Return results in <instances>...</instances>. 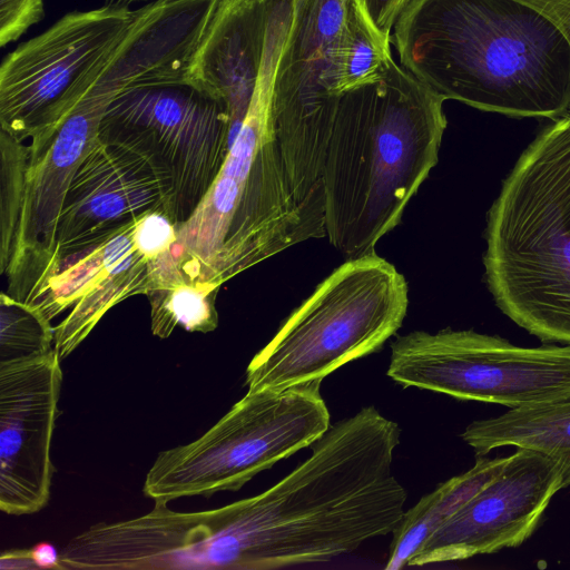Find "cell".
I'll return each instance as SVG.
<instances>
[{
    "label": "cell",
    "instance_id": "cell-1",
    "mask_svg": "<svg viewBox=\"0 0 570 570\" xmlns=\"http://www.w3.org/2000/svg\"><path fill=\"white\" fill-rule=\"evenodd\" d=\"M400 433L374 406L363 407L330 425L275 485L234 502L240 570L328 561L392 533L407 497L392 473Z\"/></svg>",
    "mask_w": 570,
    "mask_h": 570
},
{
    "label": "cell",
    "instance_id": "cell-2",
    "mask_svg": "<svg viewBox=\"0 0 570 570\" xmlns=\"http://www.w3.org/2000/svg\"><path fill=\"white\" fill-rule=\"evenodd\" d=\"M390 42L444 100L519 118L568 115L570 45L521 0H409Z\"/></svg>",
    "mask_w": 570,
    "mask_h": 570
},
{
    "label": "cell",
    "instance_id": "cell-3",
    "mask_svg": "<svg viewBox=\"0 0 570 570\" xmlns=\"http://www.w3.org/2000/svg\"><path fill=\"white\" fill-rule=\"evenodd\" d=\"M445 100L391 57L382 77L340 95L323 170L325 232L345 259L379 240L439 160Z\"/></svg>",
    "mask_w": 570,
    "mask_h": 570
},
{
    "label": "cell",
    "instance_id": "cell-4",
    "mask_svg": "<svg viewBox=\"0 0 570 570\" xmlns=\"http://www.w3.org/2000/svg\"><path fill=\"white\" fill-rule=\"evenodd\" d=\"M294 19L291 0L268 2L259 72L244 118L210 188L177 226L175 252L189 281L222 286L293 245L320 238L294 197L274 119L275 80Z\"/></svg>",
    "mask_w": 570,
    "mask_h": 570
},
{
    "label": "cell",
    "instance_id": "cell-5",
    "mask_svg": "<svg viewBox=\"0 0 570 570\" xmlns=\"http://www.w3.org/2000/svg\"><path fill=\"white\" fill-rule=\"evenodd\" d=\"M485 282L499 309L546 344H570V115L542 128L487 218Z\"/></svg>",
    "mask_w": 570,
    "mask_h": 570
},
{
    "label": "cell",
    "instance_id": "cell-6",
    "mask_svg": "<svg viewBox=\"0 0 570 570\" xmlns=\"http://www.w3.org/2000/svg\"><path fill=\"white\" fill-rule=\"evenodd\" d=\"M407 305V283L394 265L376 253L345 259L249 362L248 391L322 381L376 352L401 327Z\"/></svg>",
    "mask_w": 570,
    "mask_h": 570
},
{
    "label": "cell",
    "instance_id": "cell-7",
    "mask_svg": "<svg viewBox=\"0 0 570 570\" xmlns=\"http://www.w3.org/2000/svg\"><path fill=\"white\" fill-rule=\"evenodd\" d=\"M320 380L247 391L195 441L161 451L142 491L155 503L237 491L259 472L312 445L330 428Z\"/></svg>",
    "mask_w": 570,
    "mask_h": 570
},
{
    "label": "cell",
    "instance_id": "cell-8",
    "mask_svg": "<svg viewBox=\"0 0 570 570\" xmlns=\"http://www.w3.org/2000/svg\"><path fill=\"white\" fill-rule=\"evenodd\" d=\"M227 100L188 75L142 80L107 106L98 138L146 155L171 180L168 216L176 227L199 205L230 147Z\"/></svg>",
    "mask_w": 570,
    "mask_h": 570
},
{
    "label": "cell",
    "instance_id": "cell-9",
    "mask_svg": "<svg viewBox=\"0 0 570 570\" xmlns=\"http://www.w3.org/2000/svg\"><path fill=\"white\" fill-rule=\"evenodd\" d=\"M386 374L403 386L518 409L570 397V344L524 347L472 330L414 331L391 344Z\"/></svg>",
    "mask_w": 570,
    "mask_h": 570
},
{
    "label": "cell",
    "instance_id": "cell-10",
    "mask_svg": "<svg viewBox=\"0 0 570 570\" xmlns=\"http://www.w3.org/2000/svg\"><path fill=\"white\" fill-rule=\"evenodd\" d=\"M108 4L67 13L20 45L0 68V129L24 141L87 87L134 19Z\"/></svg>",
    "mask_w": 570,
    "mask_h": 570
},
{
    "label": "cell",
    "instance_id": "cell-11",
    "mask_svg": "<svg viewBox=\"0 0 570 570\" xmlns=\"http://www.w3.org/2000/svg\"><path fill=\"white\" fill-rule=\"evenodd\" d=\"M137 219L53 257L23 301L50 322L68 312L55 326V348L61 360L111 307L154 287L168 253L150 259L139 249L134 237Z\"/></svg>",
    "mask_w": 570,
    "mask_h": 570
},
{
    "label": "cell",
    "instance_id": "cell-12",
    "mask_svg": "<svg viewBox=\"0 0 570 570\" xmlns=\"http://www.w3.org/2000/svg\"><path fill=\"white\" fill-rule=\"evenodd\" d=\"M561 489L563 474L553 459L517 448L499 474L428 538L407 566L464 560L519 547L534 532Z\"/></svg>",
    "mask_w": 570,
    "mask_h": 570
},
{
    "label": "cell",
    "instance_id": "cell-13",
    "mask_svg": "<svg viewBox=\"0 0 570 570\" xmlns=\"http://www.w3.org/2000/svg\"><path fill=\"white\" fill-rule=\"evenodd\" d=\"M56 348L0 366V509L11 515L43 509L50 498V449L62 382Z\"/></svg>",
    "mask_w": 570,
    "mask_h": 570
},
{
    "label": "cell",
    "instance_id": "cell-14",
    "mask_svg": "<svg viewBox=\"0 0 570 570\" xmlns=\"http://www.w3.org/2000/svg\"><path fill=\"white\" fill-rule=\"evenodd\" d=\"M171 191L149 157L98 138L67 188L52 258L150 212L168 215Z\"/></svg>",
    "mask_w": 570,
    "mask_h": 570
},
{
    "label": "cell",
    "instance_id": "cell-15",
    "mask_svg": "<svg viewBox=\"0 0 570 570\" xmlns=\"http://www.w3.org/2000/svg\"><path fill=\"white\" fill-rule=\"evenodd\" d=\"M217 0H155L134 19L86 89L116 96L136 82L185 75Z\"/></svg>",
    "mask_w": 570,
    "mask_h": 570
},
{
    "label": "cell",
    "instance_id": "cell-16",
    "mask_svg": "<svg viewBox=\"0 0 570 570\" xmlns=\"http://www.w3.org/2000/svg\"><path fill=\"white\" fill-rule=\"evenodd\" d=\"M461 438L476 456L502 446L540 452L559 464L563 487L570 485V397L510 409L499 416L473 421Z\"/></svg>",
    "mask_w": 570,
    "mask_h": 570
},
{
    "label": "cell",
    "instance_id": "cell-17",
    "mask_svg": "<svg viewBox=\"0 0 570 570\" xmlns=\"http://www.w3.org/2000/svg\"><path fill=\"white\" fill-rule=\"evenodd\" d=\"M505 458L476 456L474 465L466 472L441 483L424 495L414 507L404 512L394 529L386 570H399L446 520H449L473 494L499 474Z\"/></svg>",
    "mask_w": 570,
    "mask_h": 570
},
{
    "label": "cell",
    "instance_id": "cell-18",
    "mask_svg": "<svg viewBox=\"0 0 570 570\" xmlns=\"http://www.w3.org/2000/svg\"><path fill=\"white\" fill-rule=\"evenodd\" d=\"M219 287L209 282L183 279L148 292L151 333L167 338L177 326L187 332L215 331Z\"/></svg>",
    "mask_w": 570,
    "mask_h": 570
},
{
    "label": "cell",
    "instance_id": "cell-19",
    "mask_svg": "<svg viewBox=\"0 0 570 570\" xmlns=\"http://www.w3.org/2000/svg\"><path fill=\"white\" fill-rule=\"evenodd\" d=\"M390 43L375 28L364 0H345L340 95L382 77L392 57Z\"/></svg>",
    "mask_w": 570,
    "mask_h": 570
},
{
    "label": "cell",
    "instance_id": "cell-20",
    "mask_svg": "<svg viewBox=\"0 0 570 570\" xmlns=\"http://www.w3.org/2000/svg\"><path fill=\"white\" fill-rule=\"evenodd\" d=\"M0 272L13 259L26 197L29 145L0 129Z\"/></svg>",
    "mask_w": 570,
    "mask_h": 570
},
{
    "label": "cell",
    "instance_id": "cell-21",
    "mask_svg": "<svg viewBox=\"0 0 570 570\" xmlns=\"http://www.w3.org/2000/svg\"><path fill=\"white\" fill-rule=\"evenodd\" d=\"M55 348V327L36 307L0 295V366L28 362Z\"/></svg>",
    "mask_w": 570,
    "mask_h": 570
},
{
    "label": "cell",
    "instance_id": "cell-22",
    "mask_svg": "<svg viewBox=\"0 0 570 570\" xmlns=\"http://www.w3.org/2000/svg\"><path fill=\"white\" fill-rule=\"evenodd\" d=\"M43 13V0H0V46L17 40Z\"/></svg>",
    "mask_w": 570,
    "mask_h": 570
},
{
    "label": "cell",
    "instance_id": "cell-23",
    "mask_svg": "<svg viewBox=\"0 0 570 570\" xmlns=\"http://www.w3.org/2000/svg\"><path fill=\"white\" fill-rule=\"evenodd\" d=\"M409 0H364L366 10L379 32L390 41L394 22Z\"/></svg>",
    "mask_w": 570,
    "mask_h": 570
},
{
    "label": "cell",
    "instance_id": "cell-24",
    "mask_svg": "<svg viewBox=\"0 0 570 570\" xmlns=\"http://www.w3.org/2000/svg\"><path fill=\"white\" fill-rule=\"evenodd\" d=\"M546 14L563 32L570 45V0H521ZM568 115H570V106Z\"/></svg>",
    "mask_w": 570,
    "mask_h": 570
},
{
    "label": "cell",
    "instance_id": "cell-25",
    "mask_svg": "<svg viewBox=\"0 0 570 570\" xmlns=\"http://www.w3.org/2000/svg\"><path fill=\"white\" fill-rule=\"evenodd\" d=\"M31 557L38 569H61L60 554L49 542H40L30 549Z\"/></svg>",
    "mask_w": 570,
    "mask_h": 570
},
{
    "label": "cell",
    "instance_id": "cell-26",
    "mask_svg": "<svg viewBox=\"0 0 570 570\" xmlns=\"http://www.w3.org/2000/svg\"><path fill=\"white\" fill-rule=\"evenodd\" d=\"M1 569H38L30 550L4 551L0 557Z\"/></svg>",
    "mask_w": 570,
    "mask_h": 570
},
{
    "label": "cell",
    "instance_id": "cell-27",
    "mask_svg": "<svg viewBox=\"0 0 570 570\" xmlns=\"http://www.w3.org/2000/svg\"><path fill=\"white\" fill-rule=\"evenodd\" d=\"M128 1H139V0H128Z\"/></svg>",
    "mask_w": 570,
    "mask_h": 570
}]
</instances>
